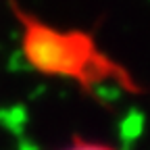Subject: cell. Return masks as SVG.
<instances>
[{
    "label": "cell",
    "mask_w": 150,
    "mask_h": 150,
    "mask_svg": "<svg viewBox=\"0 0 150 150\" xmlns=\"http://www.w3.org/2000/svg\"><path fill=\"white\" fill-rule=\"evenodd\" d=\"M19 21V48L23 61L35 73L52 79H67L92 90L106 79H117L121 88L134 90L131 77L106 52L100 50L96 38L83 29H65L42 21L13 2Z\"/></svg>",
    "instance_id": "6da1fadb"
},
{
    "label": "cell",
    "mask_w": 150,
    "mask_h": 150,
    "mask_svg": "<svg viewBox=\"0 0 150 150\" xmlns=\"http://www.w3.org/2000/svg\"><path fill=\"white\" fill-rule=\"evenodd\" d=\"M54 150H123L117 146H110L106 142H98V140H88V138H73L71 142L54 148Z\"/></svg>",
    "instance_id": "7a4b0ae2"
}]
</instances>
